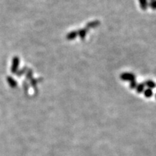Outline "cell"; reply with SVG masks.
<instances>
[{
  "label": "cell",
  "instance_id": "1",
  "mask_svg": "<svg viewBox=\"0 0 156 156\" xmlns=\"http://www.w3.org/2000/svg\"><path fill=\"white\" fill-rule=\"evenodd\" d=\"M121 77L124 80H134V79H135L134 75H132V74H129V73L123 74L122 76H121Z\"/></svg>",
  "mask_w": 156,
  "mask_h": 156
},
{
  "label": "cell",
  "instance_id": "6",
  "mask_svg": "<svg viewBox=\"0 0 156 156\" xmlns=\"http://www.w3.org/2000/svg\"><path fill=\"white\" fill-rule=\"evenodd\" d=\"M142 89H143V86L142 85H139L137 87V90L139 91V92H140V91H142Z\"/></svg>",
  "mask_w": 156,
  "mask_h": 156
},
{
  "label": "cell",
  "instance_id": "5",
  "mask_svg": "<svg viewBox=\"0 0 156 156\" xmlns=\"http://www.w3.org/2000/svg\"><path fill=\"white\" fill-rule=\"evenodd\" d=\"M146 84L147 85V86H148L149 87H152V88H153V87H155V83H153V82L150 81L148 82V83H147Z\"/></svg>",
  "mask_w": 156,
  "mask_h": 156
},
{
  "label": "cell",
  "instance_id": "2",
  "mask_svg": "<svg viewBox=\"0 0 156 156\" xmlns=\"http://www.w3.org/2000/svg\"><path fill=\"white\" fill-rule=\"evenodd\" d=\"M139 5H140L141 8L142 9H146L148 7V2L147 0H139Z\"/></svg>",
  "mask_w": 156,
  "mask_h": 156
},
{
  "label": "cell",
  "instance_id": "4",
  "mask_svg": "<svg viewBox=\"0 0 156 156\" xmlns=\"http://www.w3.org/2000/svg\"><path fill=\"white\" fill-rule=\"evenodd\" d=\"M145 95L147 97L151 96V95H153V93H152V90H147L145 91Z\"/></svg>",
  "mask_w": 156,
  "mask_h": 156
},
{
  "label": "cell",
  "instance_id": "3",
  "mask_svg": "<svg viewBox=\"0 0 156 156\" xmlns=\"http://www.w3.org/2000/svg\"><path fill=\"white\" fill-rule=\"evenodd\" d=\"M150 7L153 9H156V0H151V2L149 4Z\"/></svg>",
  "mask_w": 156,
  "mask_h": 156
}]
</instances>
